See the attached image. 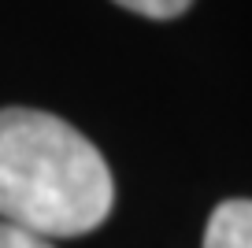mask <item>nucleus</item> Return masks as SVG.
Instances as JSON below:
<instances>
[{"label": "nucleus", "instance_id": "obj_1", "mask_svg": "<svg viewBox=\"0 0 252 248\" xmlns=\"http://www.w3.org/2000/svg\"><path fill=\"white\" fill-rule=\"evenodd\" d=\"M115 182L71 123L30 108L0 111V222L37 237H82L108 218Z\"/></svg>", "mask_w": 252, "mask_h": 248}, {"label": "nucleus", "instance_id": "obj_3", "mask_svg": "<svg viewBox=\"0 0 252 248\" xmlns=\"http://www.w3.org/2000/svg\"><path fill=\"white\" fill-rule=\"evenodd\" d=\"M115 4L137 11V15H149V19H174L189 8V0H115Z\"/></svg>", "mask_w": 252, "mask_h": 248}, {"label": "nucleus", "instance_id": "obj_4", "mask_svg": "<svg viewBox=\"0 0 252 248\" xmlns=\"http://www.w3.org/2000/svg\"><path fill=\"white\" fill-rule=\"evenodd\" d=\"M0 248H56L48 237H37L30 230H19L11 222H0Z\"/></svg>", "mask_w": 252, "mask_h": 248}, {"label": "nucleus", "instance_id": "obj_2", "mask_svg": "<svg viewBox=\"0 0 252 248\" xmlns=\"http://www.w3.org/2000/svg\"><path fill=\"white\" fill-rule=\"evenodd\" d=\"M204 248H252V200H226L212 211Z\"/></svg>", "mask_w": 252, "mask_h": 248}]
</instances>
